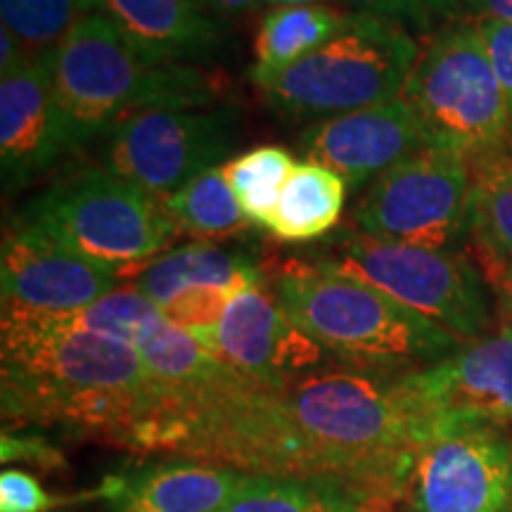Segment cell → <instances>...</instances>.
I'll list each match as a JSON object with an SVG mask.
<instances>
[{
    "instance_id": "6da1fadb",
    "label": "cell",
    "mask_w": 512,
    "mask_h": 512,
    "mask_svg": "<svg viewBox=\"0 0 512 512\" xmlns=\"http://www.w3.org/2000/svg\"><path fill=\"white\" fill-rule=\"evenodd\" d=\"M0 387L12 422L62 427L136 451L155 446L164 392L138 351L55 316L3 311Z\"/></svg>"
},
{
    "instance_id": "7a4b0ae2",
    "label": "cell",
    "mask_w": 512,
    "mask_h": 512,
    "mask_svg": "<svg viewBox=\"0 0 512 512\" xmlns=\"http://www.w3.org/2000/svg\"><path fill=\"white\" fill-rule=\"evenodd\" d=\"M283 408L309 448L318 479L342 486L363 508L406 491L415 451L439 422L406 375L337 363L290 384Z\"/></svg>"
},
{
    "instance_id": "3957f363",
    "label": "cell",
    "mask_w": 512,
    "mask_h": 512,
    "mask_svg": "<svg viewBox=\"0 0 512 512\" xmlns=\"http://www.w3.org/2000/svg\"><path fill=\"white\" fill-rule=\"evenodd\" d=\"M287 318L328 351L337 366L399 377L430 368L460 349L434 320L311 256H292L273 273Z\"/></svg>"
},
{
    "instance_id": "277c9868",
    "label": "cell",
    "mask_w": 512,
    "mask_h": 512,
    "mask_svg": "<svg viewBox=\"0 0 512 512\" xmlns=\"http://www.w3.org/2000/svg\"><path fill=\"white\" fill-rule=\"evenodd\" d=\"M46 60L57 107L76 150L150 107H200L219 98L216 76L192 64L145 60L100 12L76 19Z\"/></svg>"
},
{
    "instance_id": "5b68a950",
    "label": "cell",
    "mask_w": 512,
    "mask_h": 512,
    "mask_svg": "<svg viewBox=\"0 0 512 512\" xmlns=\"http://www.w3.org/2000/svg\"><path fill=\"white\" fill-rule=\"evenodd\" d=\"M17 216L119 280H136L181 235L162 197L105 166L62 171Z\"/></svg>"
},
{
    "instance_id": "8992f818",
    "label": "cell",
    "mask_w": 512,
    "mask_h": 512,
    "mask_svg": "<svg viewBox=\"0 0 512 512\" xmlns=\"http://www.w3.org/2000/svg\"><path fill=\"white\" fill-rule=\"evenodd\" d=\"M418 60V43L399 24L349 12L323 48L254 86L287 119H330L401 98Z\"/></svg>"
},
{
    "instance_id": "52a82bcc",
    "label": "cell",
    "mask_w": 512,
    "mask_h": 512,
    "mask_svg": "<svg viewBox=\"0 0 512 512\" xmlns=\"http://www.w3.org/2000/svg\"><path fill=\"white\" fill-rule=\"evenodd\" d=\"M403 98L418 114L427 145L458 152L470 164L512 152L508 100L475 19L432 38Z\"/></svg>"
},
{
    "instance_id": "ba28073f",
    "label": "cell",
    "mask_w": 512,
    "mask_h": 512,
    "mask_svg": "<svg viewBox=\"0 0 512 512\" xmlns=\"http://www.w3.org/2000/svg\"><path fill=\"white\" fill-rule=\"evenodd\" d=\"M311 259L363 280L460 342L482 337L491 320L482 273L460 249L394 245L347 228L320 240Z\"/></svg>"
},
{
    "instance_id": "9c48e42d",
    "label": "cell",
    "mask_w": 512,
    "mask_h": 512,
    "mask_svg": "<svg viewBox=\"0 0 512 512\" xmlns=\"http://www.w3.org/2000/svg\"><path fill=\"white\" fill-rule=\"evenodd\" d=\"M351 223L380 242L460 249L472 230V166L458 152L425 145L370 183Z\"/></svg>"
},
{
    "instance_id": "30bf717a",
    "label": "cell",
    "mask_w": 512,
    "mask_h": 512,
    "mask_svg": "<svg viewBox=\"0 0 512 512\" xmlns=\"http://www.w3.org/2000/svg\"><path fill=\"white\" fill-rule=\"evenodd\" d=\"M242 138L235 105L150 107L100 140V166L155 197H166L226 162Z\"/></svg>"
},
{
    "instance_id": "8fae6325",
    "label": "cell",
    "mask_w": 512,
    "mask_h": 512,
    "mask_svg": "<svg viewBox=\"0 0 512 512\" xmlns=\"http://www.w3.org/2000/svg\"><path fill=\"white\" fill-rule=\"evenodd\" d=\"M413 512H501L512 498V439L501 425L441 418L415 451Z\"/></svg>"
},
{
    "instance_id": "7c38bea8",
    "label": "cell",
    "mask_w": 512,
    "mask_h": 512,
    "mask_svg": "<svg viewBox=\"0 0 512 512\" xmlns=\"http://www.w3.org/2000/svg\"><path fill=\"white\" fill-rule=\"evenodd\" d=\"M195 339L226 366L278 394L335 363L328 351L287 318L268 283L240 292L216 328Z\"/></svg>"
},
{
    "instance_id": "4fadbf2b",
    "label": "cell",
    "mask_w": 512,
    "mask_h": 512,
    "mask_svg": "<svg viewBox=\"0 0 512 512\" xmlns=\"http://www.w3.org/2000/svg\"><path fill=\"white\" fill-rule=\"evenodd\" d=\"M3 311L67 316L119 290V278L15 214L0 247Z\"/></svg>"
},
{
    "instance_id": "5bb4252c",
    "label": "cell",
    "mask_w": 512,
    "mask_h": 512,
    "mask_svg": "<svg viewBox=\"0 0 512 512\" xmlns=\"http://www.w3.org/2000/svg\"><path fill=\"white\" fill-rule=\"evenodd\" d=\"M76 143L57 107L46 60L29 57L0 76V174L5 195L48 176Z\"/></svg>"
},
{
    "instance_id": "9a60e30c",
    "label": "cell",
    "mask_w": 512,
    "mask_h": 512,
    "mask_svg": "<svg viewBox=\"0 0 512 512\" xmlns=\"http://www.w3.org/2000/svg\"><path fill=\"white\" fill-rule=\"evenodd\" d=\"M309 162L328 166L347 183L361 190L401 159L427 145L418 114L406 98L366 107L311 124L297 140Z\"/></svg>"
},
{
    "instance_id": "2e32d148",
    "label": "cell",
    "mask_w": 512,
    "mask_h": 512,
    "mask_svg": "<svg viewBox=\"0 0 512 512\" xmlns=\"http://www.w3.org/2000/svg\"><path fill=\"white\" fill-rule=\"evenodd\" d=\"M406 377L437 420L512 422V337L508 332L463 342L444 361Z\"/></svg>"
},
{
    "instance_id": "e0dca14e",
    "label": "cell",
    "mask_w": 512,
    "mask_h": 512,
    "mask_svg": "<svg viewBox=\"0 0 512 512\" xmlns=\"http://www.w3.org/2000/svg\"><path fill=\"white\" fill-rule=\"evenodd\" d=\"M247 479L226 465L171 458L105 479L98 496L107 512H219Z\"/></svg>"
},
{
    "instance_id": "ac0fdd59",
    "label": "cell",
    "mask_w": 512,
    "mask_h": 512,
    "mask_svg": "<svg viewBox=\"0 0 512 512\" xmlns=\"http://www.w3.org/2000/svg\"><path fill=\"white\" fill-rule=\"evenodd\" d=\"M95 12L157 64L209 62L228 48V24L207 15L197 0H95Z\"/></svg>"
},
{
    "instance_id": "d6986e66",
    "label": "cell",
    "mask_w": 512,
    "mask_h": 512,
    "mask_svg": "<svg viewBox=\"0 0 512 512\" xmlns=\"http://www.w3.org/2000/svg\"><path fill=\"white\" fill-rule=\"evenodd\" d=\"M261 283H266V273L259 256L247 247L190 242L150 261L133 280V287L164 309L176 297L200 287H233L242 292Z\"/></svg>"
},
{
    "instance_id": "ffe728a7",
    "label": "cell",
    "mask_w": 512,
    "mask_h": 512,
    "mask_svg": "<svg viewBox=\"0 0 512 512\" xmlns=\"http://www.w3.org/2000/svg\"><path fill=\"white\" fill-rule=\"evenodd\" d=\"M349 12L325 5H283L261 19L254 43L252 83L266 81L325 46L347 22Z\"/></svg>"
},
{
    "instance_id": "44dd1931",
    "label": "cell",
    "mask_w": 512,
    "mask_h": 512,
    "mask_svg": "<svg viewBox=\"0 0 512 512\" xmlns=\"http://www.w3.org/2000/svg\"><path fill=\"white\" fill-rule=\"evenodd\" d=\"M347 183L328 166L297 162L275 207L271 235L280 242H313L339 223L347 204Z\"/></svg>"
},
{
    "instance_id": "7402d4cb",
    "label": "cell",
    "mask_w": 512,
    "mask_h": 512,
    "mask_svg": "<svg viewBox=\"0 0 512 512\" xmlns=\"http://www.w3.org/2000/svg\"><path fill=\"white\" fill-rule=\"evenodd\" d=\"M470 240L484 259L486 278L512 275V152L472 162Z\"/></svg>"
},
{
    "instance_id": "603a6c76",
    "label": "cell",
    "mask_w": 512,
    "mask_h": 512,
    "mask_svg": "<svg viewBox=\"0 0 512 512\" xmlns=\"http://www.w3.org/2000/svg\"><path fill=\"white\" fill-rule=\"evenodd\" d=\"M162 204L178 233L197 242L235 238L252 226L230 190L223 166L192 178L183 188L162 197Z\"/></svg>"
},
{
    "instance_id": "cb8c5ba5",
    "label": "cell",
    "mask_w": 512,
    "mask_h": 512,
    "mask_svg": "<svg viewBox=\"0 0 512 512\" xmlns=\"http://www.w3.org/2000/svg\"><path fill=\"white\" fill-rule=\"evenodd\" d=\"M363 510L342 486L306 477L249 475L219 512H351Z\"/></svg>"
},
{
    "instance_id": "d4e9b609",
    "label": "cell",
    "mask_w": 512,
    "mask_h": 512,
    "mask_svg": "<svg viewBox=\"0 0 512 512\" xmlns=\"http://www.w3.org/2000/svg\"><path fill=\"white\" fill-rule=\"evenodd\" d=\"M294 166L297 162L292 152L280 145L252 147L223 164L230 190L252 226L271 228L275 207Z\"/></svg>"
},
{
    "instance_id": "484cf974",
    "label": "cell",
    "mask_w": 512,
    "mask_h": 512,
    "mask_svg": "<svg viewBox=\"0 0 512 512\" xmlns=\"http://www.w3.org/2000/svg\"><path fill=\"white\" fill-rule=\"evenodd\" d=\"M55 318L83 332H91V335L126 344V347H133L136 351L164 323L162 309L133 285L110 292L107 297L86 306V309Z\"/></svg>"
},
{
    "instance_id": "4316f807",
    "label": "cell",
    "mask_w": 512,
    "mask_h": 512,
    "mask_svg": "<svg viewBox=\"0 0 512 512\" xmlns=\"http://www.w3.org/2000/svg\"><path fill=\"white\" fill-rule=\"evenodd\" d=\"M0 15L29 57H43L86 12L79 0H0Z\"/></svg>"
},
{
    "instance_id": "83f0119b",
    "label": "cell",
    "mask_w": 512,
    "mask_h": 512,
    "mask_svg": "<svg viewBox=\"0 0 512 512\" xmlns=\"http://www.w3.org/2000/svg\"><path fill=\"white\" fill-rule=\"evenodd\" d=\"M72 498L55 496L27 470L5 467L0 475V512H53Z\"/></svg>"
},
{
    "instance_id": "f1b7e54d",
    "label": "cell",
    "mask_w": 512,
    "mask_h": 512,
    "mask_svg": "<svg viewBox=\"0 0 512 512\" xmlns=\"http://www.w3.org/2000/svg\"><path fill=\"white\" fill-rule=\"evenodd\" d=\"M479 34H482L486 50H489L491 64L501 83L505 100H508L510 121H512V24L491 17H475Z\"/></svg>"
},
{
    "instance_id": "f546056e",
    "label": "cell",
    "mask_w": 512,
    "mask_h": 512,
    "mask_svg": "<svg viewBox=\"0 0 512 512\" xmlns=\"http://www.w3.org/2000/svg\"><path fill=\"white\" fill-rule=\"evenodd\" d=\"M3 463H29L41 470H60L64 467V456L60 448L48 444L41 437H29V434L3 432Z\"/></svg>"
},
{
    "instance_id": "4dcf8cb0",
    "label": "cell",
    "mask_w": 512,
    "mask_h": 512,
    "mask_svg": "<svg viewBox=\"0 0 512 512\" xmlns=\"http://www.w3.org/2000/svg\"><path fill=\"white\" fill-rule=\"evenodd\" d=\"M351 8L363 15H373L387 22L399 24L408 29H427L430 27V3L427 0H347Z\"/></svg>"
},
{
    "instance_id": "1f68e13d",
    "label": "cell",
    "mask_w": 512,
    "mask_h": 512,
    "mask_svg": "<svg viewBox=\"0 0 512 512\" xmlns=\"http://www.w3.org/2000/svg\"><path fill=\"white\" fill-rule=\"evenodd\" d=\"M259 0H197V5L219 22H226L228 19H238L247 15L249 10L256 8Z\"/></svg>"
},
{
    "instance_id": "d6a6232c",
    "label": "cell",
    "mask_w": 512,
    "mask_h": 512,
    "mask_svg": "<svg viewBox=\"0 0 512 512\" xmlns=\"http://www.w3.org/2000/svg\"><path fill=\"white\" fill-rule=\"evenodd\" d=\"M496 290V304H498V318H501V330L508 332L512 337V275L508 278L491 280Z\"/></svg>"
},
{
    "instance_id": "836d02e7",
    "label": "cell",
    "mask_w": 512,
    "mask_h": 512,
    "mask_svg": "<svg viewBox=\"0 0 512 512\" xmlns=\"http://www.w3.org/2000/svg\"><path fill=\"white\" fill-rule=\"evenodd\" d=\"M470 10H475L477 17H491L512 24V0H472Z\"/></svg>"
},
{
    "instance_id": "e575fe53",
    "label": "cell",
    "mask_w": 512,
    "mask_h": 512,
    "mask_svg": "<svg viewBox=\"0 0 512 512\" xmlns=\"http://www.w3.org/2000/svg\"><path fill=\"white\" fill-rule=\"evenodd\" d=\"M430 3L432 12H441V15H448V12H456L460 8H470L472 0H427Z\"/></svg>"
},
{
    "instance_id": "d590c367",
    "label": "cell",
    "mask_w": 512,
    "mask_h": 512,
    "mask_svg": "<svg viewBox=\"0 0 512 512\" xmlns=\"http://www.w3.org/2000/svg\"><path fill=\"white\" fill-rule=\"evenodd\" d=\"M273 8H283V5H318L320 0H266Z\"/></svg>"
},
{
    "instance_id": "8d00e7d4",
    "label": "cell",
    "mask_w": 512,
    "mask_h": 512,
    "mask_svg": "<svg viewBox=\"0 0 512 512\" xmlns=\"http://www.w3.org/2000/svg\"><path fill=\"white\" fill-rule=\"evenodd\" d=\"M83 12H95V0H79Z\"/></svg>"
},
{
    "instance_id": "74e56055",
    "label": "cell",
    "mask_w": 512,
    "mask_h": 512,
    "mask_svg": "<svg viewBox=\"0 0 512 512\" xmlns=\"http://www.w3.org/2000/svg\"><path fill=\"white\" fill-rule=\"evenodd\" d=\"M501 512H512V498H510V501H508V505H505V508H503Z\"/></svg>"
},
{
    "instance_id": "f35d334b",
    "label": "cell",
    "mask_w": 512,
    "mask_h": 512,
    "mask_svg": "<svg viewBox=\"0 0 512 512\" xmlns=\"http://www.w3.org/2000/svg\"><path fill=\"white\" fill-rule=\"evenodd\" d=\"M351 512H366V510H351Z\"/></svg>"
}]
</instances>
